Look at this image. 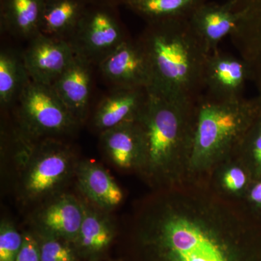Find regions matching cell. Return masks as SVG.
Returning a JSON list of instances; mask_svg holds the SVG:
<instances>
[{
  "instance_id": "6da1fadb",
  "label": "cell",
  "mask_w": 261,
  "mask_h": 261,
  "mask_svg": "<svg viewBox=\"0 0 261 261\" xmlns=\"http://www.w3.org/2000/svg\"><path fill=\"white\" fill-rule=\"evenodd\" d=\"M132 222L152 261H257L261 222L205 182L154 190Z\"/></svg>"
},
{
  "instance_id": "7a4b0ae2",
  "label": "cell",
  "mask_w": 261,
  "mask_h": 261,
  "mask_svg": "<svg viewBox=\"0 0 261 261\" xmlns=\"http://www.w3.org/2000/svg\"><path fill=\"white\" fill-rule=\"evenodd\" d=\"M196 104L169 99L149 89L137 120L144 141L139 174L154 190L187 181L193 149Z\"/></svg>"
},
{
  "instance_id": "3957f363",
  "label": "cell",
  "mask_w": 261,
  "mask_h": 261,
  "mask_svg": "<svg viewBox=\"0 0 261 261\" xmlns=\"http://www.w3.org/2000/svg\"><path fill=\"white\" fill-rule=\"evenodd\" d=\"M152 72L150 90L196 104L203 94V73L208 50L188 18L147 23L137 38Z\"/></svg>"
},
{
  "instance_id": "277c9868",
  "label": "cell",
  "mask_w": 261,
  "mask_h": 261,
  "mask_svg": "<svg viewBox=\"0 0 261 261\" xmlns=\"http://www.w3.org/2000/svg\"><path fill=\"white\" fill-rule=\"evenodd\" d=\"M261 113L258 97L220 101L202 94L196 105L193 149L187 181L206 182L215 168L237 156Z\"/></svg>"
},
{
  "instance_id": "5b68a950",
  "label": "cell",
  "mask_w": 261,
  "mask_h": 261,
  "mask_svg": "<svg viewBox=\"0 0 261 261\" xmlns=\"http://www.w3.org/2000/svg\"><path fill=\"white\" fill-rule=\"evenodd\" d=\"M25 139L29 147L24 152L27 163L20 177V192L25 200H42L60 190L75 173V156L57 139Z\"/></svg>"
},
{
  "instance_id": "8992f818",
  "label": "cell",
  "mask_w": 261,
  "mask_h": 261,
  "mask_svg": "<svg viewBox=\"0 0 261 261\" xmlns=\"http://www.w3.org/2000/svg\"><path fill=\"white\" fill-rule=\"evenodd\" d=\"M15 105L22 134L30 140L56 139L80 125L51 86L31 80Z\"/></svg>"
},
{
  "instance_id": "52a82bcc",
  "label": "cell",
  "mask_w": 261,
  "mask_h": 261,
  "mask_svg": "<svg viewBox=\"0 0 261 261\" xmlns=\"http://www.w3.org/2000/svg\"><path fill=\"white\" fill-rule=\"evenodd\" d=\"M129 37L118 8L88 3L68 42L76 56L97 67Z\"/></svg>"
},
{
  "instance_id": "ba28073f",
  "label": "cell",
  "mask_w": 261,
  "mask_h": 261,
  "mask_svg": "<svg viewBox=\"0 0 261 261\" xmlns=\"http://www.w3.org/2000/svg\"><path fill=\"white\" fill-rule=\"evenodd\" d=\"M98 69L113 88L150 89L152 72L138 39L128 38L105 58Z\"/></svg>"
},
{
  "instance_id": "9c48e42d",
  "label": "cell",
  "mask_w": 261,
  "mask_h": 261,
  "mask_svg": "<svg viewBox=\"0 0 261 261\" xmlns=\"http://www.w3.org/2000/svg\"><path fill=\"white\" fill-rule=\"evenodd\" d=\"M250 73L240 58L218 49L209 54L203 73V95L220 101L245 97Z\"/></svg>"
},
{
  "instance_id": "30bf717a",
  "label": "cell",
  "mask_w": 261,
  "mask_h": 261,
  "mask_svg": "<svg viewBox=\"0 0 261 261\" xmlns=\"http://www.w3.org/2000/svg\"><path fill=\"white\" fill-rule=\"evenodd\" d=\"M31 80L51 86L74 59L75 53L68 41L38 34L29 41L22 53Z\"/></svg>"
},
{
  "instance_id": "8fae6325",
  "label": "cell",
  "mask_w": 261,
  "mask_h": 261,
  "mask_svg": "<svg viewBox=\"0 0 261 261\" xmlns=\"http://www.w3.org/2000/svg\"><path fill=\"white\" fill-rule=\"evenodd\" d=\"M94 65L75 54L74 59L51 85L58 97L79 123L88 113Z\"/></svg>"
},
{
  "instance_id": "7c38bea8",
  "label": "cell",
  "mask_w": 261,
  "mask_h": 261,
  "mask_svg": "<svg viewBox=\"0 0 261 261\" xmlns=\"http://www.w3.org/2000/svg\"><path fill=\"white\" fill-rule=\"evenodd\" d=\"M106 157L126 172L140 173L144 159V141L137 121L128 122L100 133Z\"/></svg>"
},
{
  "instance_id": "4fadbf2b",
  "label": "cell",
  "mask_w": 261,
  "mask_h": 261,
  "mask_svg": "<svg viewBox=\"0 0 261 261\" xmlns=\"http://www.w3.org/2000/svg\"><path fill=\"white\" fill-rule=\"evenodd\" d=\"M148 97L147 88H113L95 109L94 128L102 133L123 123L137 121Z\"/></svg>"
},
{
  "instance_id": "5bb4252c",
  "label": "cell",
  "mask_w": 261,
  "mask_h": 261,
  "mask_svg": "<svg viewBox=\"0 0 261 261\" xmlns=\"http://www.w3.org/2000/svg\"><path fill=\"white\" fill-rule=\"evenodd\" d=\"M194 32L209 53L219 49L221 41L230 37L236 27L237 18L231 5L207 1L188 18Z\"/></svg>"
},
{
  "instance_id": "9a60e30c",
  "label": "cell",
  "mask_w": 261,
  "mask_h": 261,
  "mask_svg": "<svg viewBox=\"0 0 261 261\" xmlns=\"http://www.w3.org/2000/svg\"><path fill=\"white\" fill-rule=\"evenodd\" d=\"M84 216V205L73 196L62 195L44 205L36 222L53 236L76 240Z\"/></svg>"
},
{
  "instance_id": "2e32d148",
  "label": "cell",
  "mask_w": 261,
  "mask_h": 261,
  "mask_svg": "<svg viewBox=\"0 0 261 261\" xmlns=\"http://www.w3.org/2000/svg\"><path fill=\"white\" fill-rule=\"evenodd\" d=\"M81 190L100 208L116 207L124 198L123 190L100 165L83 161L75 170Z\"/></svg>"
},
{
  "instance_id": "e0dca14e",
  "label": "cell",
  "mask_w": 261,
  "mask_h": 261,
  "mask_svg": "<svg viewBox=\"0 0 261 261\" xmlns=\"http://www.w3.org/2000/svg\"><path fill=\"white\" fill-rule=\"evenodd\" d=\"M45 0H0L2 32L30 40L39 33Z\"/></svg>"
},
{
  "instance_id": "ac0fdd59",
  "label": "cell",
  "mask_w": 261,
  "mask_h": 261,
  "mask_svg": "<svg viewBox=\"0 0 261 261\" xmlns=\"http://www.w3.org/2000/svg\"><path fill=\"white\" fill-rule=\"evenodd\" d=\"M87 5L86 0H45L39 34L68 42Z\"/></svg>"
},
{
  "instance_id": "d6986e66",
  "label": "cell",
  "mask_w": 261,
  "mask_h": 261,
  "mask_svg": "<svg viewBox=\"0 0 261 261\" xmlns=\"http://www.w3.org/2000/svg\"><path fill=\"white\" fill-rule=\"evenodd\" d=\"M253 179L251 171L237 155L215 168L206 183L220 197L241 203Z\"/></svg>"
},
{
  "instance_id": "ffe728a7",
  "label": "cell",
  "mask_w": 261,
  "mask_h": 261,
  "mask_svg": "<svg viewBox=\"0 0 261 261\" xmlns=\"http://www.w3.org/2000/svg\"><path fill=\"white\" fill-rule=\"evenodd\" d=\"M23 55L10 49L0 53V103L3 108L15 104L30 82Z\"/></svg>"
},
{
  "instance_id": "44dd1931",
  "label": "cell",
  "mask_w": 261,
  "mask_h": 261,
  "mask_svg": "<svg viewBox=\"0 0 261 261\" xmlns=\"http://www.w3.org/2000/svg\"><path fill=\"white\" fill-rule=\"evenodd\" d=\"M207 0H128L125 6L147 23L189 18Z\"/></svg>"
},
{
  "instance_id": "7402d4cb",
  "label": "cell",
  "mask_w": 261,
  "mask_h": 261,
  "mask_svg": "<svg viewBox=\"0 0 261 261\" xmlns=\"http://www.w3.org/2000/svg\"><path fill=\"white\" fill-rule=\"evenodd\" d=\"M113 230L111 221L100 213L84 206V216L77 242L91 252H101L111 243Z\"/></svg>"
},
{
  "instance_id": "603a6c76",
  "label": "cell",
  "mask_w": 261,
  "mask_h": 261,
  "mask_svg": "<svg viewBox=\"0 0 261 261\" xmlns=\"http://www.w3.org/2000/svg\"><path fill=\"white\" fill-rule=\"evenodd\" d=\"M237 155L245 163L254 178L261 177V113L247 132Z\"/></svg>"
},
{
  "instance_id": "cb8c5ba5",
  "label": "cell",
  "mask_w": 261,
  "mask_h": 261,
  "mask_svg": "<svg viewBox=\"0 0 261 261\" xmlns=\"http://www.w3.org/2000/svg\"><path fill=\"white\" fill-rule=\"evenodd\" d=\"M23 236L8 221H3L0 227V261H15L22 245Z\"/></svg>"
},
{
  "instance_id": "d4e9b609",
  "label": "cell",
  "mask_w": 261,
  "mask_h": 261,
  "mask_svg": "<svg viewBox=\"0 0 261 261\" xmlns=\"http://www.w3.org/2000/svg\"><path fill=\"white\" fill-rule=\"evenodd\" d=\"M41 261H74L73 250L55 238L44 242L39 247Z\"/></svg>"
},
{
  "instance_id": "484cf974",
  "label": "cell",
  "mask_w": 261,
  "mask_h": 261,
  "mask_svg": "<svg viewBox=\"0 0 261 261\" xmlns=\"http://www.w3.org/2000/svg\"><path fill=\"white\" fill-rule=\"evenodd\" d=\"M241 204L250 216L261 222V177L254 178Z\"/></svg>"
},
{
  "instance_id": "4316f807",
  "label": "cell",
  "mask_w": 261,
  "mask_h": 261,
  "mask_svg": "<svg viewBox=\"0 0 261 261\" xmlns=\"http://www.w3.org/2000/svg\"><path fill=\"white\" fill-rule=\"evenodd\" d=\"M15 261H41L38 244L32 235H23V245Z\"/></svg>"
},
{
  "instance_id": "83f0119b",
  "label": "cell",
  "mask_w": 261,
  "mask_h": 261,
  "mask_svg": "<svg viewBox=\"0 0 261 261\" xmlns=\"http://www.w3.org/2000/svg\"><path fill=\"white\" fill-rule=\"evenodd\" d=\"M90 4L109 5L118 8L120 5H125L128 0H86Z\"/></svg>"
}]
</instances>
